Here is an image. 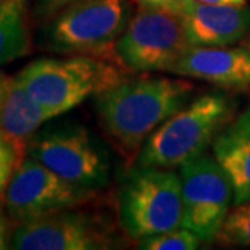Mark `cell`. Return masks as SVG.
I'll use <instances>...</instances> for the list:
<instances>
[{
    "label": "cell",
    "instance_id": "cell-4",
    "mask_svg": "<svg viewBox=\"0 0 250 250\" xmlns=\"http://www.w3.org/2000/svg\"><path fill=\"white\" fill-rule=\"evenodd\" d=\"M131 17L129 0H74L46 21L41 46L50 53L70 56L107 53Z\"/></svg>",
    "mask_w": 250,
    "mask_h": 250
},
{
    "label": "cell",
    "instance_id": "cell-3",
    "mask_svg": "<svg viewBox=\"0 0 250 250\" xmlns=\"http://www.w3.org/2000/svg\"><path fill=\"white\" fill-rule=\"evenodd\" d=\"M18 78L34 100L54 118L95 98L124 77L111 62L77 54L35 60L18 74Z\"/></svg>",
    "mask_w": 250,
    "mask_h": 250
},
{
    "label": "cell",
    "instance_id": "cell-19",
    "mask_svg": "<svg viewBox=\"0 0 250 250\" xmlns=\"http://www.w3.org/2000/svg\"><path fill=\"white\" fill-rule=\"evenodd\" d=\"M74 0H36L35 16L42 21H49L60 10L68 6Z\"/></svg>",
    "mask_w": 250,
    "mask_h": 250
},
{
    "label": "cell",
    "instance_id": "cell-21",
    "mask_svg": "<svg viewBox=\"0 0 250 250\" xmlns=\"http://www.w3.org/2000/svg\"><path fill=\"white\" fill-rule=\"evenodd\" d=\"M4 205L0 202V250L7 249L9 245V227H7V218L4 214Z\"/></svg>",
    "mask_w": 250,
    "mask_h": 250
},
{
    "label": "cell",
    "instance_id": "cell-2",
    "mask_svg": "<svg viewBox=\"0 0 250 250\" xmlns=\"http://www.w3.org/2000/svg\"><path fill=\"white\" fill-rule=\"evenodd\" d=\"M233 99L207 92L171 116L143 143L135 166L175 168L205 154L233 116Z\"/></svg>",
    "mask_w": 250,
    "mask_h": 250
},
{
    "label": "cell",
    "instance_id": "cell-10",
    "mask_svg": "<svg viewBox=\"0 0 250 250\" xmlns=\"http://www.w3.org/2000/svg\"><path fill=\"white\" fill-rule=\"evenodd\" d=\"M182 227L202 239L218 238L224 220L233 205L231 182L214 157L202 154L181 166Z\"/></svg>",
    "mask_w": 250,
    "mask_h": 250
},
{
    "label": "cell",
    "instance_id": "cell-7",
    "mask_svg": "<svg viewBox=\"0 0 250 250\" xmlns=\"http://www.w3.org/2000/svg\"><path fill=\"white\" fill-rule=\"evenodd\" d=\"M189 46L179 14L139 7L111 53L116 62L129 71L171 72Z\"/></svg>",
    "mask_w": 250,
    "mask_h": 250
},
{
    "label": "cell",
    "instance_id": "cell-8",
    "mask_svg": "<svg viewBox=\"0 0 250 250\" xmlns=\"http://www.w3.org/2000/svg\"><path fill=\"white\" fill-rule=\"evenodd\" d=\"M123 246L110 220L78 207L20 224L11 238V248L17 250H108Z\"/></svg>",
    "mask_w": 250,
    "mask_h": 250
},
{
    "label": "cell",
    "instance_id": "cell-15",
    "mask_svg": "<svg viewBox=\"0 0 250 250\" xmlns=\"http://www.w3.org/2000/svg\"><path fill=\"white\" fill-rule=\"evenodd\" d=\"M27 7L28 0H0V67L31 50Z\"/></svg>",
    "mask_w": 250,
    "mask_h": 250
},
{
    "label": "cell",
    "instance_id": "cell-13",
    "mask_svg": "<svg viewBox=\"0 0 250 250\" xmlns=\"http://www.w3.org/2000/svg\"><path fill=\"white\" fill-rule=\"evenodd\" d=\"M213 153L231 182L233 205L249 200L250 106L232 118L217 135L213 142Z\"/></svg>",
    "mask_w": 250,
    "mask_h": 250
},
{
    "label": "cell",
    "instance_id": "cell-20",
    "mask_svg": "<svg viewBox=\"0 0 250 250\" xmlns=\"http://www.w3.org/2000/svg\"><path fill=\"white\" fill-rule=\"evenodd\" d=\"M134 1L138 4V7L167 10L178 14L188 0H134Z\"/></svg>",
    "mask_w": 250,
    "mask_h": 250
},
{
    "label": "cell",
    "instance_id": "cell-1",
    "mask_svg": "<svg viewBox=\"0 0 250 250\" xmlns=\"http://www.w3.org/2000/svg\"><path fill=\"white\" fill-rule=\"evenodd\" d=\"M193 85L166 77L123 78L95 96V110L108 139L128 157L190 102Z\"/></svg>",
    "mask_w": 250,
    "mask_h": 250
},
{
    "label": "cell",
    "instance_id": "cell-11",
    "mask_svg": "<svg viewBox=\"0 0 250 250\" xmlns=\"http://www.w3.org/2000/svg\"><path fill=\"white\" fill-rule=\"evenodd\" d=\"M190 46H231L250 32V7L188 0L178 13Z\"/></svg>",
    "mask_w": 250,
    "mask_h": 250
},
{
    "label": "cell",
    "instance_id": "cell-18",
    "mask_svg": "<svg viewBox=\"0 0 250 250\" xmlns=\"http://www.w3.org/2000/svg\"><path fill=\"white\" fill-rule=\"evenodd\" d=\"M22 154L25 153L0 132V195L4 192L16 167L22 160Z\"/></svg>",
    "mask_w": 250,
    "mask_h": 250
},
{
    "label": "cell",
    "instance_id": "cell-12",
    "mask_svg": "<svg viewBox=\"0 0 250 250\" xmlns=\"http://www.w3.org/2000/svg\"><path fill=\"white\" fill-rule=\"evenodd\" d=\"M171 74L196 78L225 89H246L250 86V49L189 46Z\"/></svg>",
    "mask_w": 250,
    "mask_h": 250
},
{
    "label": "cell",
    "instance_id": "cell-23",
    "mask_svg": "<svg viewBox=\"0 0 250 250\" xmlns=\"http://www.w3.org/2000/svg\"><path fill=\"white\" fill-rule=\"evenodd\" d=\"M202 3H210V4H245L246 0H197Z\"/></svg>",
    "mask_w": 250,
    "mask_h": 250
},
{
    "label": "cell",
    "instance_id": "cell-5",
    "mask_svg": "<svg viewBox=\"0 0 250 250\" xmlns=\"http://www.w3.org/2000/svg\"><path fill=\"white\" fill-rule=\"evenodd\" d=\"M25 154L77 187L99 192L110 182L107 146L80 123H62L38 131L27 143Z\"/></svg>",
    "mask_w": 250,
    "mask_h": 250
},
{
    "label": "cell",
    "instance_id": "cell-22",
    "mask_svg": "<svg viewBox=\"0 0 250 250\" xmlns=\"http://www.w3.org/2000/svg\"><path fill=\"white\" fill-rule=\"evenodd\" d=\"M11 80H13L11 77L6 75L3 71H0V106H1L3 100H4L6 95H7V90L10 88Z\"/></svg>",
    "mask_w": 250,
    "mask_h": 250
},
{
    "label": "cell",
    "instance_id": "cell-14",
    "mask_svg": "<svg viewBox=\"0 0 250 250\" xmlns=\"http://www.w3.org/2000/svg\"><path fill=\"white\" fill-rule=\"evenodd\" d=\"M52 118V114L34 100L16 75L0 106V132L25 153L29 139Z\"/></svg>",
    "mask_w": 250,
    "mask_h": 250
},
{
    "label": "cell",
    "instance_id": "cell-17",
    "mask_svg": "<svg viewBox=\"0 0 250 250\" xmlns=\"http://www.w3.org/2000/svg\"><path fill=\"white\" fill-rule=\"evenodd\" d=\"M202 239L190 229L179 227L168 232L146 236L138 241L141 250H195L200 246Z\"/></svg>",
    "mask_w": 250,
    "mask_h": 250
},
{
    "label": "cell",
    "instance_id": "cell-9",
    "mask_svg": "<svg viewBox=\"0 0 250 250\" xmlns=\"http://www.w3.org/2000/svg\"><path fill=\"white\" fill-rule=\"evenodd\" d=\"M98 192L77 187L34 159L20 161L4 189V208L13 221H35L60 210L81 207Z\"/></svg>",
    "mask_w": 250,
    "mask_h": 250
},
{
    "label": "cell",
    "instance_id": "cell-6",
    "mask_svg": "<svg viewBox=\"0 0 250 250\" xmlns=\"http://www.w3.org/2000/svg\"><path fill=\"white\" fill-rule=\"evenodd\" d=\"M118 218L132 241L182 227L179 175L167 168L135 166L121 181Z\"/></svg>",
    "mask_w": 250,
    "mask_h": 250
},
{
    "label": "cell",
    "instance_id": "cell-16",
    "mask_svg": "<svg viewBox=\"0 0 250 250\" xmlns=\"http://www.w3.org/2000/svg\"><path fill=\"white\" fill-rule=\"evenodd\" d=\"M217 241L233 246H250V199L232 206Z\"/></svg>",
    "mask_w": 250,
    "mask_h": 250
}]
</instances>
